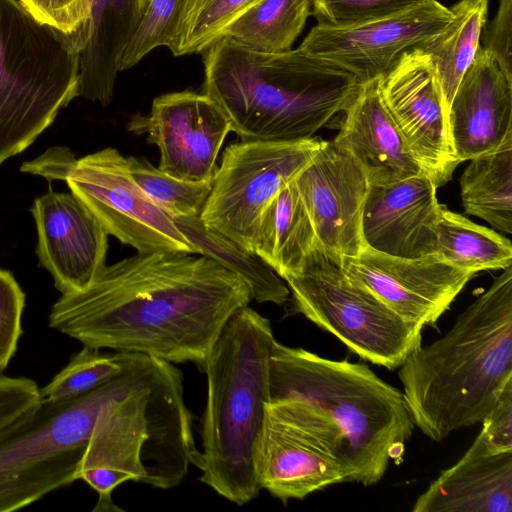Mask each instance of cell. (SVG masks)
<instances>
[{
	"label": "cell",
	"mask_w": 512,
	"mask_h": 512,
	"mask_svg": "<svg viewBox=\"0 0 512 512\" xmlns=\"http://www.w3.org/2000/svg\"><path fill=\"white\" fill-rule=\"evenodd\" d=\"M258 0H184L169 50L174 56L204 52L228 24Z\"/></svg>",
	"instance_id": "cell-30"
},
{
	"label": "cell",
	"mask_w": 512,
	"mask_h": 512,
	"mask_svg": "<svg viewBox=\"0 0 512 512\" xmlns=\"http://www.w3.org/2000/svg\"><path fill=\"white\" fill-rule=\"evenodd\" d=\"M129 131L146 135L160 151L158 169L187 181H211L231 132L228 118L206 94L191 90L160 95L148 115H134Z\"/></svg>",
	"instance_id": "cell-15"
},
{
	"label": "cell",
	"mask_w": 512,
	"mask_h": 512,
	"mask_svg": "<svg viewBox=\"0 0 512 512\" xmlns=\"http://www.w3.org/2000/svg\"><path fill=\"white\" fill-rule=\"evenodd\" d=\"M437 187L423 172L385 185L369 184L362 213L365 247L392 256L435 254Z\"/></svg>",
	"instance_id": "cell-19"
},
{
	"label": "cell",
	"mask_w": 512,
	"mask_h": 512,
	"mask_svg": "<svg viewBox=\"0 0 512 512\" xmlns=\"http://www.w3.org/2000/svg\"><path fill=\"white\" fill-rule=\"evenodd\" d=\"M311 220L317 245L331 257H356L364 248L361 222L369 181L352 155L321 141L293 180Z\"/></svg>",
	"instance_id": "cell-17"
},
{
	"label": "cell",
	"mask_w": 512,
	"mask_h": 512,
	"mask_svg": "<svg viewBox=\"0 0 512 512\" xmlns=\"http://www.w3.org/2000/svg\"><path fill=\"white\" fill-rule=\"evenodd\" d=\"M412 511L511 512L512 451H466L416 499Z\"/></svg>",
	"instance_id": "cell-22"
},
{
	"label": "cell",
	"mask_w": 512,
	"mask_h": 512,
	"mask_svg": "<svg viewBox=\"0 0 512 512\" xmlns=\"http://www.w3.org/2000/svg\"><path fill=\"white\" fill-rule=\"evenodd\" d=\"M159 359L128 352L124 371L75 399L39 403L0 430V512L25 508L77 481L96 419L112 399L142 381Z\"/></svg>",
	"instance_id": "cell-7"
},
{
	"label": "cell",
	"mask_w": 512,
	"mask_h": 512,
	"mask_svg": "<svg viewBox=\"0 0 512 512\" xmlns=\"http://www.w3.org/2000/svg\"><path fill=\"white\" fill-rule=\"evenodd\" d=\"M202 93L242 141H298L343 112L359 81L300 49L250 51L220 37L204 51Z\"/></svg>",
	"instance_id": "cell-3"
},
{
	"label": "cell",
	"mask_w": 512,
	"mask_h": 512,
	"mask_svg": "<svg viewBox=\"0 0 512 512\" xmlns=\"http://www.w3.org/2000/svg\"><path fill=\"white\" fill-rule=\"evenodd\" d=\"M460 176L465 212L512 233V144L469 160Z\"/></svg>",
	"instance_id": "cell-28"
},
{
	"label": "cell",
	"mask_w": 512,
	"mask_h": 512,
	"mask_svg": "<svg viewBox=\"0 0 512 512\" xmlns=\"http://www.w3.org/2000/svg\"><path fill=\"white\" fill-rule=\"evenodd\" d=\"M480 46L512 74V0H499L497 12L481 34Z\"/></svg>",
	"instance_id": "cell-39"
},
{
	"label": "cell",
	"mask_w": 512,
	"mask_h": 512,
	"mask_svg": "<svg viewBox=\"0 0 512 512\" xmlns=\"http://www.w3.org/2000/svg\"><path fill=\"white\" fill-rule=\"evenodd\" d=\"M31 213L39 265L55 288L64 295L88 287L106 267L108 234L100 223L71 192L37 197Z\"/></svg>",
	"instance_id": "cell-18"
},
{
	"label": "cell",
	"mask_w": 512,
	"mask_h": 512,
	"mask_svg": "<svg viewBox=\"0 0 512 512\" xmlns=\"http://www.w3.org/2000/svg\"><path fill=\"white\" fill-rule=\"evenodd\" d=\"M343 112L333 141L352 155L369 184H390L422 172L383 103L379 77L360 83Z\"/></svg>",
	"instance_id": "cell-21"
},
{
	"label": "cell",
	"mask_w": 512,
	"mask_h": 512,
	"mask_svg": "<svg viewBox=\"0 0 512 512\" xmlns=\"http://www.w3.org/2000/svg\"><path fill=\"white\" fill-rule=\"evenodd\" d=\"M184 0H148L140 23L119 63V71L135 66L158 47L172 44Z\"/></svg>",
	"instance_id": "cell-33"
},
{
	"label": "cell",
	"mask_w": 512,
	"mask_h": 512,
	"mask_svg": "<svg viewBox=\"0 0 512 512\" xmlns=\"http://www.w3.org/2000/svg\"><path fill=\"white\" fill-rule=\"evenodd\" d=\"M399 368L412 422L433 441L482 422L512 384V267Z\"/></svg>",
	"instance_id": "cell-2"
},
{
	"label": "cell",
	"mask_w": 512,
	"mask_h": 512,
	"mask_svg": "<svg viewBox=\"0 0 512 512\" xmlns=\"http://www.w3.org/2000/svg\"><path fill=\"white\" fill-rule=\"evenodd\" d=\"M276 341L269 319L244 306L224 325L202 368L207 399L202 449L193 465L202 483L239 506L261 490L254 451L269 401V358Z\"/></svg>",
	"instance_id": "cell-5"
},
{
	"label": "cell",
	"mask_w": 512,
	"mask_h": 512,
	"mask_svg": "<svg viewBox=\"0 0 512 512\" xmlns=\"http://www.w3.org/2000/svg\"><path fill=\"white\" fill-rule=\"evenodd\" d=\"M128 352L102 353L83 346L53 379L40 388V398L66 401L81 397L119 376L125 369Z\"/></svg>",
	"instance_id": "cell-31"
},
{
	"label": "cell",
	"mask_w": 512,
	"mask_h": 512,
	"mask_svg": "<svg viewBox=\"0 0 512 512\" xmlns=\"http://www.w3.org/2000/svg\"><path fill=\"white\" fill-rule=\"evenodd\" d=\"M172 219L197 254L213 260L246 282L252 300L276 305H283L288 300L290 291L284 280L255 252L207 227L200 216L178 215Z\"/></svg>",
	"instance_id": "cell-25"
},
{
	"label": "cell",
	"mask_w": 512,
	"mask_h": 512,
	"mask_svg": "<svg viewBox=\"0 0 512 512\" xmlns=\"http://www.w3.org/2000/svg\"><path fill=\"white\" fill-rule=\"evenodd\" d=\"M452 18L438 0L344 26L317 23L298 49L351 73L363 83L385 74L410 49L442 30Z\"/></svg>",
	"instance_id": "cell-13"
},
{
	"label": "cell",
	"mask_w": 512,
	"mask_h": 512,
	"mask_svg": "<svg viewBox=\"0 0 512 512\" xmlns=\"http://www.w3.org/2000/svg\"><path fill=\"white\" fill-rule=\"evenodd\" d=\"M35 20L70 35L87 24L90 0H19Z\"/></svg>",
	"instance_id": "cell-37"
},
{
	"label": "cell",
	"mask_w": 512,
	"mask_h": 512,
	"mask_svg": "<svg viewBox=\"0 0 512 512\" xmlns=\"http://www.w3.org/2000/svg\"><path fill=\"white\" fill-rule=\"evenodd\" d=\"M254 470L259 488L284 503L352 477L347 443L336 422L298 399L266 403Z\"/></svg>",
	"instance_id": "cell-11"
},
{
	"label": "cell",
	"mask_w": 512,
	"mask_h": 512,
	"mask_svg": "<svg viewBox=\"0 0 512 512\" xmlns=\"http://www.w3.org/2000/svg\"><path fill=\"white\" fill-rule=\"evenodd\" d=\"M322 140L241 141L228 146L200 218L253 251L262 215L276 195L310 162Z\"/></svg>",
	"instance_id": "cell-12"
},
{
	"label": "cell",
	"mask_w": 512,
	"mask_h": 512,
	"mask_svg": "<svg viewBox=\"0 0 512 512\" xmlns=\"http://www.w3.org/2000/svg\"><path fill=\"white\" fill-rule=\"evenodd\" d=\"M435 254L459 269L504 270L512 265V245L508 238L478 225L440 205L434 228Z\"/></svg>",
	"instance_id": "cell-27"
},
{
	"label": "cell",
	"mask_w": 512,
	"mask_h": 512,
	"mask_svg": "<svg viewBox=\"0 0 512 512\" xmlns=\"http://www.w3.org/2000/svg\"><path fill=\"white\" fill-rule=\"evenodd\" d=\"M452 18L433 37L418 46L432 59L444 102L453 96L479 48L488 15V0H460L450 7Z\"/></svg>",
	"instance_id": "cell-26"
},
{
	"label": "cell",
	"mask_w": 512,
	"mask_h": 512,
	"mask_svg": "<svg viewBox=\"0 0 512 512\" xmlns=\"http://www.w3.org/2000/svg\"><path fill=\"white\" fill-rule=\"evenodd\" d=\"M481 432L467 450L474 454L512 451V384H509L495 407L481 422Z\"/></svg>",
	"instance_id": "cell-36"
},
{
	"label": "cell",
	"mask_w": 512,
	"mask_h": 512,
	"mask_svg": "<svg viewBox=\"0 0 512 512\" xmlns=\"http://www.w3.org/2000/svg\"><path fill=\"white\" fill-rule=\"evenodd\" d=\"M379 91L421 171L437 188L445 185L459 162L453 152L448 111L431 57L419 47L405 51L379 77Z\"/></svg>",
	"instance_id": "cell-14"
},
{
	"label": "cell",
	"mask_w": 512,
	"mask_h": 512,
	"mask_svg": "<svg viewBox=\"0 0 512 512\" xmlns=\"http://www.w3.org/2000/svg\"><path fill=\"white\" fill-rule=\"evenodd\" d=\"M310 14V0H258L231 21L220 37L254 52H285L291 50Z\"/></svg>",
	"instance_id": "cell-29"
},
{
	"label": "cell",
	"mask_w": 512,
	"mask_h": 512,
	"mask_svg": "<svg viewBox=\"0 0 512 512\" xmlns=\"http://www.w3.org/2000/svg\"><path fill=\"white\" fill-rule=\"evenodd\" d=\"M269 401L298 399L317 406L347 443L352 482H379L399 463L414 424L403 393L367 365L332 360L275 342L269 358ZM268 401V402H269Z\"/></svg>",
	"instance_id": "cell-6"
},
{
	"label": "cell",
	"mask_w": 512,
	"mask_h": 512,
	"mask_svg": "<svg viewBox=\"0 0 512 512\" xmlns=\"http://www.w3.org/2000/svg\"><path fill=\"white\" fill-rule=\"evenodd\" d=\"M78 80L72 34L41 24L19 0H0V165L78 97Z\"/></svg>",
	"instance_id": "cell-8"
},
{
	"label": "cell",
	"mask_w": 512,
	"mask_h": 512,
	"mask_svg": "<svg viewBox=\"0 0 512 512\" xmlns=\"http://www.w3.org/2000/svg\"><path fill=\"white\" fill-rule=\"evenodd\" d=\"M448 124L459 163L512 144V74L481 46L453 96Z\"/></svg>",
	"instance_id": "cell-20"
},
{
	"label": "cell",
	"mask_w": 512,
	"mask_h": 512,
	"mask_svg": "<svg viewBox=\"0 0 512 512\" xmlns=\"http://www.w3.org/2000/svg\"><path fill=\"white\" fill-rule=\"evenodd\" d=\"M251 300L243 279L204 256L137 253L62 295L48 322L83 346L203 368L224 325Z\"/></svg>",
	"instance_id": "cell-1"
},
{
	"label": "cell",
	"mask_w": 512,
	"mask_h": 512,
	"mask_svg": "<svg viewBox=\"0 0 512 512\" xmlns=\"http://www.w3.org/2000/svg\"><path fill=\"white\" fill-rule=\"evenodd\" d=\"M284 281L297 313L366 361L393 370L421 345V327L405 321L350 279L340 261L318 245Z\"/></svg>",
	"instance_id": "cell-9"
},
{
	"label": "cell",
	"mask_w": 512,
	"mask_h": 512,
	"mask_svg": "<svg viewBox=\"0 0 512 512\" xmlns=\"http://www.w3.org/2000/svg\"><path fill=\"white\" fill-rule=\"evenodd\" d=\"M340 265L350 279L422 329L435 325L475 275L436 254L403 258L368 247L356 257L341 259Z\"/></svg>",
	"instance_id": "cell-16"
},
{
	"label": "cell",
	"mask_w": 512,
	"mask_h": 512,
	"mask_svg": "<svg viewBox=\"0 0 512 512\" xmlns=\"http://www.w3.org/2000/svg\"><path fill=\"white\" fill-rule=\"evenodd\" d=\"M148 0H90L86 40L79 52L77 95L108 105L123 51L134 35Z\"/></svg>",
	"instance_id": "cell-23"
},
{
	"label": "cell",
	"mask_w": 512,
	"mask_h": 512,
	"mask_svg": "<svg viewBox=\"0 0 512 512\" xmlns=\"http://www.w3.org/2000/svg\"><path fill=\"white\" fill-rule=\"evenodd\" d=\"M198 452L182 372L160 359L142 381L101 410L76 479L97 492L93 512H123L112 500L115 488L128 481L175 488Z\"/></svg>",
	"instance_id": "cell-4"
},
{
	"label": "cell",
	"mask_w": 512,
	"mask_h": 512,
	"mask_svg": "<svg viewBox=\"0 0 512 512\" xmlns=\"http://www.w3.org/2000/svg\"><path fill=\"white\" fill-rule=\"evenodd\" d=\"M316 245L311 220L292 181L264 211L253 251L284 280L300 269Z\"/></svg>",
	"instance_id": "cell-24"
},
{
	"label": "cell",
	"mask_w": 512,
	"mask_h": 512,
	"mask_svg": "<svg viewBox=\"0 0 512 512\" xmlns=\"http://www.w3.org/2000/svg\"><path fill=\"white\" fill-rule=\"evenodd\" d=\"M21 170L50 181H65L105 232L137 253L197 254L172 217L138 187L127 157L115 148L76 159L68 148L54 147L23 163Z\"/></svg>",
	"instance_id": "cell-10"
},
{
	"label": "cell",
	"mask_w": 512,
	"mask_h": 512,
	"mask_svg": "<svg viewBox=\"0 0 512 512\" xmlns=\"http://www.w3.org/2000/svg\"><path fill=\"white\" fill-rule=\"evenodd\" d=\"M418 0H310L317 23L344 26L385 15Z\"/></svg>",
	"instance_id": "cell-34"
},
{
	"label": "cell",
	"mask_w": 512,
	"mask_h": 512,
	"mask_svg": "<svg viewBox=\"0 0 512 512\" xmlns=\"http://www.w3.org/2000/svg\"><path fill=\"white\" fill-rule=\"evenodd\" d=\"M40 399L34 380L0 374V430L32 410Z\"/></svg>",
	"instance_id": "cell-38"
},
{
	"label": "cell",
	"mask_w": 512,
	"mask_h": 512,
	"mask_svg": "<svg viewBox=\"0 0 512 512\" xmlns=\"http://www.w3.org/2000/svg\"><path fill=\"white\" fill-rule=\"evenodd\" d=\"M24 307L25 293L10 271L0 269V374L17 351Z\"/></svg>",
	"instance_id": "cell-35"
},
{
	"label": "cell",
	"mask_w": 512,
	"mask_h": 512,
	"mask_svg": "<svg viewBox=\"0 0 512 512\" xmlns=\"http://www.w3.org/2000/svg\"><path fill=\"white\" fill-rule=\"evenodd\" d=\"M130 174L159 208L171 217L178 215L200 216L211 191V181H187L171 176L144 159L127 157Z\"/></svg>",
	"instance_id": "cell-32"
}]
</instances>
